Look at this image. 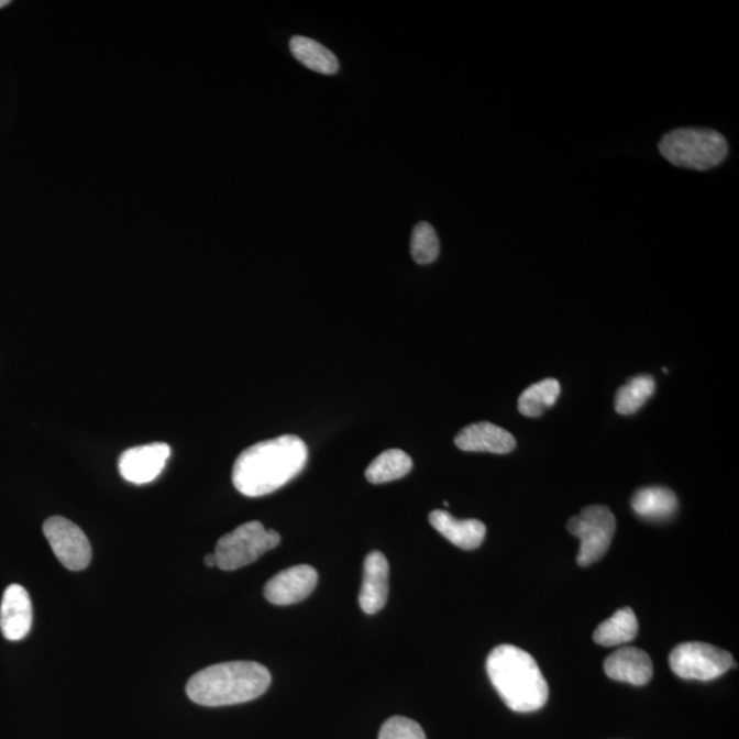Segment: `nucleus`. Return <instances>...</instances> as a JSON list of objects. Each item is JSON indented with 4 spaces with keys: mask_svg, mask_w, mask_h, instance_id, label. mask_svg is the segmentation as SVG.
Instances as JSON below:
<instances>
[{
    "mask_svg": "<svg viewBox=\"0 0 739 739\" xmlns=\"http://www.w3.org/2000/svg\"><path fill=\"white\" fill-rule=\"evenodd\" d=\"M307 457V445L298 435L257 442L234 462V488L246 497L271 495L304 472Z\"/></svg>",
    "mask_w": 739,
    "mask_h": 739,
    "instance_id": "f257e3e1",
    "label": "nucleus"
},
{
    "mask_svg": "<svg viewBox=\"0 0 739 739\" xmlns=\"http://www.w3.org/2000/svg\"><path fill=\"white\" fill-rule=\"evenodd\" d=\"M492 685L509 709L534 713L548 702L550 687L530 653L515 646H500L486 660Z\"/></svg>",
    "mask_w": 739,
    "mask_h": 739,
    "instance_id": "f03ea898",
    "label": "nucleus"
},
{
    "mask_svg": "<svg viewBox=\"0 0 739 739\" xmlns=\"http://www.w3.org/2000/svg\"><path fill=\"white\" fill-rule=\"evenodd\" d=\"M272 675L255 662H229L210 665L187 683V694L203 707H225L261 697L271 686Z\"/></svg>",
    "mask_w": 739,
    "mask_h": 739,
    "instance_id": "7ed1b4c3",
    "label": "nucleus"
},
{
    "mask_svg": "<svg viewBox=\"0 0 739 739\" xmlns=\"http://www.w3.org/2000/svg\"><path fill=\"white\" fill-rule=\"evenodd\" d=\"M660 154L677 167L709 170L719 166L729 154L724 134L709 128H680L664 134L659 143Z\"/></svg>",
    "mask_w": 739,
    "mask_h": 739,
    "instance_id": "20e7f679",
    "label": "nucleus"
},
{
    "mask_svg": "<svg viewBox=\"0 0 739 739\" xmlns=\"http://www.w3.org/2000/svg\"><path fill=\"white\" fill-rule=\"evenodd\" d=\"M282 541L276 530H267L261 522H246L239 526L217 542V567L233 571L245 567L268 551L274 550Z\"/></svg>",
    "mask_w": 739,
    "mask_h": 739,
    "instance_id": "39448f33",
    "label": "nucleus"
},
{
    "mask_svg": "<svg viewBox=\"0 0 739 739\" xmlns=\"http://www.w3.org/2000/svg\"><path fill=\"white\" fill-rule=\"evenodd\" d=\"M567 530L581 541L576 562L581 567H587L606 556L611 547L616 530L615 515L606 506L586 507L569 520Z\"/></svg>",
    "mask_w": 739,
    "mask_h": 739,
    "instance_id": "423d86ee",
    "label": "nucleus"
},
{
    "mask_svg": "<svg viewBox=\"0 0 739 739\" xmlns=\"http://www.w3.org/2000/svg\"><path fill=\"white\" fill-rule=\"evenodd\" d=\"M735 664L731 653L704 642H685L670 654L674 674L688 681H714Z\"/></svg>",
    "mask_w": 739,
    "mask_h": 739,
    "instance_id": "0eeeda50",
    "label": "nucleus"
},
{
    "mask_svg": "<svg viewBox=\"0 0 739 739\" xmlns=\"http://www.w3.org/2000/svg\"><path fill=\"white\" fill-rule=\"evenodd\" d=\"M55 556L67 570L81 571L87 569L92 559V548L86 533L69 519L52 517L43 525Z\"/></svg>",
    "mask_w": 739,
    "mask_h": 739,
    "instance_id": "6e6552de",
    "label": "nucleus"
},
{
    "mask_svg": "<svg viewBox=\"0 0 739 739\" xmlns=\"http://www.w3.org/2000/svg\"><path fill=\"white\" fill-rule=\"evenodd\" d=\"M170 453V446L165 442L131 448L120 456V474L134 485L153 483L164 472Z\"/></svg>",
    "mask_w": 739,
    "mask_h": 739,
    "instance_id": "1a4fd4ad",
    "label": "nucleus"
},
{
    "mask_svg": "<svg viewBox=\"0 0 739 739\" xmlns=\"http://www.w3.org/2000/svg\"><path fill=\"white\" fill-rule=\"evenodd\" d=\"M318 573L311 565H295L273 576L265 586V597L274 606H290L306 600L316 591Z\"/></svg>",
    "mask_w": 739,
    "mask_h": 739,
    "instance_id": "9d476101",
    "label": "nucleus"
},
{
    "mask_svg": "<svg viewBox=\"0 0 739 739\" xmlns=\"http://www.w3.org/2000/svg\"><path fill=\"white\" fill-rule=\"evenodd\" d=\"M33 609L30 593L21 585L5 587L0 604V630L5 640L20 641L30 635Z\"/></svg>",
    "mask_w": 739,
    "mask_h": 739,
    "instance_id": "9b49d317",
    "label": "nucleus"
},
{
    "mask_svg": "<svg viewBox=\"0 0 739 739\" xmlns=\"http://www.w3.org/2000/svg\"><path fill=\"white\" fill-rule=\"evenodd\" d=\"M389 563L385 554L374 551L367 554L363 564V581L360 604L363 613L373 615L380 611L388 602Z\"/></svg>",
    "mask_w": 739,
    "mask_h": 739,
    "instance_id": "f8f14e48",
    "label": "nucleus"
},
{
    "mask_svg": "<svg viewBox=\"0 0 739 739\" xmlns=\"http://www.w3.org/2000/svg\"><path fill=\"white\" fill-rule=\"evenodd\" d=\"M455 444L459 450L466 452H489L506 455L517 446V440L506 429L498 428L490 422L470 424L459 431Z\"/></svg>",
    "mask_w": 739,
    "mask_h": 739,
    "instance_id": "ddd939ff",
    "label": "nucleus"
},
{
    "mask_svg": "<svg viewBox=\"0 0 739 739\" xmlns=\"http://www.w3.org/2000/svg\"><path fill=\"white\" fill-rule=\"evenodd\" d=\"M604 671L614 681L643 686L652 680L653 664L647 652L638 648L625 647L609 654L604 662Z\"/></svg>",
    "mask_w": 739,
    "mask_h": 739,
    "instance_id": "4468645a",
    "label": "nucleus"
},
{
    "mask_svg": "<svg viewBox=\"0 0 739 739\" xmlns=\"http://www.w3.org/2000/svg\"><path fill=\"white\" fill-rule=\"evenodd\" d=\"M429 522L441 536L462 550H475L485 540V525L477 519H456L450 512L437 509L430 512Z\"/></svg>",
    "mask_w": 739,
    "mask_h": 739,
    "instance_id": "2eb2a0df",
    "label": "nucleus"
},
{
    "mask_svg": "<svg viewBox=\"0 0 739 739\" xmlns=\"http://www.w3.org/2000/svg\"><path fill=\"white\" fill-rule=\"evenodd\" d=\"M631 507L638 517L648 520H668L676 512L677 498L663 486H649L635 493Z\"/></svg>",
    "mask_w": 739,
    "mask_h": 739,
    "instance_id": "dca6fc26",
    "label": "nucleus"
},
{
    "mask_svg": "<svg viewBox=\"0 0 739 739\" xmlns=\"http://www.w3.org/2000/svg\"><path fill=\"white\" fill-rule=\"evenodd\" d=\"M637 635L638 620L635 611L631 608H621L597 627L593 640L598 646L611 648L636 640Z\"/></svg>",
    "mask_w": 739,
    "mask_h": 739,
    "instance_id": "f3484780",
    "label": "nucleus"
},
{
    "mask_svg": "<svg viewBox=\"0 0 739 739\" xmlns=\"http://www.w3.org/2000/svg\"><path fill=\"white\" fill-rule=\"evenodd\" d=\"M289 47L294 57L312 71L335 75L340 69L338 57L313 38L294 36L290 38Z\"/></svg>",
    "mask_w": 739,
    "mask_h": 739,
    "instance_id": "a211bd4d",
    "label": "nucleus"
},
{
    "mask_svg": "<svg viewBox=\"0 0 739 739\" xmlns=\"http://www.w3.org/2000/svg\"><path fill=\"white\" fill-rule=\"evenodd\" d=\"M412 461L405 451L388 450L370 464L366 478L372 484H385L406 477L411 472Z\"/></svg>",
    "mask_w": 739,
    "mask_h": 739,
    "instance_id": "6ab92c4d",
    "label": "nucleus"
},
{
    "mask_svg": "<svg viewBox=\"0 0 739 739\" xmlns=\"http://www.w3.org/2000/svg\"><path fill=\"white\" fill-rule=\"evenodd\" d=\"M560 391H562V388H560L558 379H542L541 383L531 385L523 390L518 400V410L525 417H541L548 408H551L558 401Z\"/></svg>",
    "mask_w": 739,
    "mask_h": 739,
    "instance_id": "aec40b11",
    "label": "nucleus"
},
{
    "mask_svg": "<svg viewBox=\"0 0 739 739\" xmlns=\"http://www.w3.org/2000/svg\"><path fill=\"white\" fill-rule=\"evenodd\" d=\"M657 390L652 375H638L619 388L616 394L615 408L620 416L636 413Z\"/></svg>",
    "mask_w": 739,
    "mask_h": 739,
    "instance_id": "412c9836",
    "label": "nucleus"
},
{
    "mask_svg": "<svg viewBox=\"0 0 739 739\" xmlns=\"http://www.w3.org/2000/svg\"><path fill=\"white\" fill-rule=\"evenodd\" d=\"M411 255L418 265H429L440 255V240L429 222H419L412 231Z\"/></svg>",
    "mask_w": 739,
    "mask_h": 739,
    "instance_id": "4be33fe9",
    "label": "nucleus"
},
{
    "mask_svg": "<svg viewBox=\"0 0 739 739\" xmlns=\"http://www.w3.org/2000/svg\"><path fill=\"white\" fill-rule=\"evenodd\" d=\"M378 739H427V736L417 721L395 716L380 727Z\"/></svg>",
    "mask_w": 739,
    "mask_h": 739,
    "instance_id": "5701e85b",
    "label": "nucleus"
},
{
    "mask_svg": "<svg viewBox=\"0 0 739 739\" xmlns=\"http://www.w3.org/2000/svg\"><path fill=\"white\" fill-rule=\"evenodd\" d=\"M205 563L206 565H209V567H216L217 565L216 554L214 553L206 554Z\"/></svg>",
    "mask_w": 739,
    "mask_h": 739,
    "instance_id": "b1692460",
    "label": "nucleus"
},
{
    "mask_svg": "<svg viewBox=\"0 0 739 739\" xmlns=\"http://www.w3.org/2000/svg\"><path fill=\"white\" fill-rule=\"evenodd\" d=\"M10 4L9 0H0V9L4 8V5Z\"/></svg>",
    "mask_w": 739,
    "mask_h": 739,
    "instance_id": "393cba45",
    "label": "nucleus"
}]
</instances>
